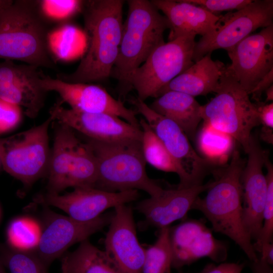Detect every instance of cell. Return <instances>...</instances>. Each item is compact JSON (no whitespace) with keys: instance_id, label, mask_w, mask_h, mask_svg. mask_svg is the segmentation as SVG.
<instances>
[{"instance_id":"obj_1","label":"cell","mask_w":273,"mask_h":273,"mask_svg":"<svg viewBox=\"0 0 273 273\" xmlns=\"http://www.w3.org/2000/svg\"><path fill=\"white\" fill-rule=\"evenodd\" d=\"M121 0L84 1L86 51L76 70L57 78L71 83L103 80L110 76L116 60L123 25Z\"/></svg>"},{"instance_id":"obj_2","label":"cell","mask_w":273,"mask_h":273,"mask_svg":"<svg viewBox=\"0 0 273 273\" xmlns=\"http://www.w3.org/2000/svg\"><path fill=\"white\" fill-rule=\"evenodd\" d=\"M244 166L239 152L234 150L230 164L212 182L205 197L197 198L192 210L201 211L210 222L214 232L231 239L250 262H253L258 257L242 221L241 177Z\"/></svg>"},{"instance_id":"obj_3","label":"cell","mask_w":273,"mask_h":273,"mask_svg":"<svg viewBox=\"0 0 273 273\" xmlns=\"http://www.w3.org/2000/svg\"><path fill=\"white\" fill-rule=\"evenodd\" d=\"M48 22L38 1H12L0 12V59L54 68L47 44Z\"/></svg>"},{"instance_id":"obj_4","label":"cell","mask_w":273,"mask_h":273,"mask_svg":"<svg viewBox=\"0 0 273 273\" xmlns=\"http://www.w3.org/2000/svg\"><path fill=\"white\" fill-rule=\"evenodd\" d=\"M127 3L118 53L110 75L118 81L120 94L124 97L130 91V75L165 42L164 33L169 29L167 18L151 1L129 0Z\"/></svg>"},{"instance_id":"obj_5","label":"cell","mask_w":273,"mask_h":273,"mask_svg":"<svg viewBox=\"0 0 273 273\" xmlns=\"http://www.w3.org/2000/svg\"><path fill=\"white\" fill-rule=\"evenodd\" d=\"M85 142L97 161L95 188L110 192L140 190L152 197L164 190L147 175L142 141L109 143L86 138Z\"/></svg>"},{"instance_id":"obj_6","label":"cell","mask_w":273,"mask_h":273,"mask_svg":"<svg viewBox=\"0 0 273 273\" xmlns=\"http://www.w3.org/2000/svg\"><path fill=\"white\" fill-rule=\"evenodd\" d=\"M215 94L201 106L204 124L230 136L247 153L252 130L260 124L256 104L251 101L228 66Z\"/></svg>"},{"instance_id":"obj_7","label":"cell","mask_w":273,"mask_h":273,"mask_svg":"<svg viewBox=\"0 0 273 273\" xmlns=\"http://www.w3.org/2000/svg\"><path fill=\"white\" fill-rule=\"evenodd\" d=\"M54 116L41 124L12 136L0 138V162L4 170L30 188L46 176L51 150L48 131Z\"/></svg>"},{"instance_id":"obj_8","label":"cell","mask_w":273,"mask_h":273,"mask_svg":"<svg viewBox=\"0 0 273 273\" xmlns=\"http://www.w3.org/2000/svg\"><path fill=\"white\" fill-rule=\"evenodd\" d=\"M195 35L180 36L164 42L130 75L129 90L134 89L138 98L145 101L157 98L160 90L194 63Z\"/></svg>"},{"instance_id":"obj_9","label":"cell","mask_w":273,"mask_h":273,"mask_svg":"<svg viewBox=\"0 0 273 273\" xmlns=\"http://www.w3.org/2000/svg\"><path fill=\"white\" fill-rule=\"evenodd\" d=\"M272 20V0H252L240 10L220 15L214 28L195 42L193 62L216 50L231 49L256 29L273 24Z\"/></svg>"},{"instance_id":"obj_10","label":"cell","mask_w":273,"mask_h":273,"mask_svg":"<svg viewBox=\"0 0 273 273\" xmlns=\"http://www.w3.org/2000/svg\"><path fill=\"white\" fill-rule=\"evenodd\" d=\"M130 103L177 162L187 176L190 186L202 185L206 161L197 154L180 127L156 112L138 97L131 99Z\"/></svg>"},{"instance_id":"obj_11","label":"cell","mask_w":273,"mask_h":273,"mask_svg":"<svg viewBox=\"0 0 273 273\" xmlns=\"http://www.w3.org/2000/svg\"><path fill=\"white\" fill-rule=\"evenodd\" d=\"M40 84L46 92L59 94L61 101L71 109L89 113H106L118 117L140 128L135 111L127 108L120 100L113 98L101 86L87 83H71L42 75Z\"/></svg>"},{"instance_id":"obj_12","label":"cell","mask_w":273,"mask_h":273,"mask_svg":"<svg viewBox=\"0 0 273 273\" xmlns=\"http://www.w3.org/2000/svg\"><path fill=\"white\" fill-rule=\"evenodd\" d=\"M46 214L45 224L35 253L48 267L70 246L87 240L90 236L109 225L113 212L103 213L88 221H78L68 216L51 212Z\"/></svg>"},{"instance_id":"obj_13","label":"cell","mask_w":273,"mask_h":273,"mask_svg":"<svg viewBox=\"0 0 273 273\" xmlns=\"http://www.w3.org/2000/svg\"><path fill=\"white\" fill-rule=\"evenodd\" d=\"M172 267L179 269L205 257L222 263L228 256L225 243L215 238L202 220L188 219L169 228Z\"/></svg>"},{"instance_id":"obj_14","label":"cell","mask_w":273,"mask_h":273,"mask_svg":"<svg viewBox=\"0 0 273 273\" xmlns=\"http://www.w3.org/2000/svg\"><path fill=\"white\" fill-rule=\"evenodd\" d=\"M227 52L232 62L228 67L249 95L273 69V24L248 36Z\"/></svg>"},{"instance_id":"obj_15","label":"cell","mask_w":273,"mask_h":273,"mask_svg":"<svg viewBox=\"0 0 273 273\" xmlns=\"http://www.w3.org/2000/svg\"><path fill=\"white\" fill-rule=\"evenodd\" d=\"M139 197L136 190L110 192L95 188L77 187L64 195L47 193L39 196L36 202L59 208L76 220L88 221L110 208L126 204Z\"/></svg>"},{"instance_id":"obj_16","label":"cell","mask_w":273,"mask_h":273,"mask_svg":"<svg viewBox=\"0 0 273 273\" xmlns=\"http://www.w3.org/2000/svg\"><path fill=\"white\" fill-rule=\"evenodd\" d=\"M248 160L241 177L243 188L242 221L251 240L256 241L263 223V212L266 199L267 182L262 168L267 155L258 140L251 135Z\"/></svg>"},{"instance_id":"obj_17","label":"cell","mask_w":273,"mask_h":273,"mask_svg":"<svg viewBox=\"0 0 273 273\" xmlns=\"http://www.w3.org/2000/svg\"><path fill=\"white\" fill-rule=\"evenodd\" d=\"M58 101L50 113L55 121L67 125L86 138L103 142L142 141L141 128L134 126L114 115L106 113H84L62 106Z\"/></svg>"},{"instance_id":"obj_18","label":"cell","mask_w":273,"mask_h":273,"mask_svg":"<svg viewBox=\"0 0 273 273\" xmlns=\"http://www.w3.org/2000/svg\"><path fill=\"white\" fill-rule=\"evenodd\" d=\"M43 73L38 67L0 62V99L25 108V114L34 118L44 105L47 92L40 84Z\"/></svg>"},{"instance_id":"obj_19","label":"cell","mask_w":273,"mask_h":273,"mask_svg":"<svg viewBox=\"0 0 273 273\" xmlns=\"http://www.w3.org/2000/svg\"><path fill=\"white\" fill-rule=\"evenodd\" d=\"M114 210L104 241L105 251L122 273H142L146 249L138 240L132 208L122 204Z\"/></svg>"},{"instance_id":"obj_20","label":"cell","mask_w":273,"mask_h":273,"mask_svg":"<svg viewBox=\"0 0 273 273\" xmlns=\"http://www.w3.org/2000/svg\"><path fill=\"white\" fill-rule=\"evenodd\" d=\"M211 183L164 189L159 196L140 201L135 209L144 215V226H151L160 230L185 218L199 195L207 191Z\"/></svg>"},{"instance_id":"obj_21","label":"cell","mask_w":273,"mask_h":273,"mask_svg":"<svg viewBox=\"0 0 273 273\" xmlns=\"http://www.w3.org/2000/svg\"><path fill=\"white\" fill-rule=\"evenodd\" d=\"M151 2L169 22V40L186 35L203 36L214 28L220 16L185 0Z\"/></svg>"},{"instance_id":"obj_22","label":"cell","mask_w":273,"mask_h":273,"mask_svg":"<svg viewBox=\"0 0 273 273\" xmlns=\"http://www.w3.org/2000/svg\"><path fill=\"white\" fill-rule=\"evenodd\" d=\"M226 67L223 62L213 60L211 53H208L164 86L158 97L169 91L194 97L216 93Z\"/></svg>"},{"instance_id":"obj_23","label":"cell","mask_w":273,"mask_h":273,"mask_svg":"<svg viewBox=\"0 0 273 273\" xmlns=\"http://www.w3.org/2000/svg\"><path fill=\"white\" fill-rule=\"evenodd\" d=\"M54 143L47 174V193L60 194L68 188L77 147L80 143L75 130L66 124L56 123Z\"/></svg>"},{"instance_id":"obj_24","label":"cell","mask_w":273,"mask_h":273,"mask_svg":"<svg viewBox=\"0 0 273 273\" xmlns=\"http://www.w3.org/2000/svg\"><path fill=\"white\" fill-rule=\"evenodd\" d=\"M149 107L174 122L187 136H193L202 120L201 105L195 97L179 92L169 91L162 94Z\"/></svg>"},{"instance_id":"obj_25","label":"cell","mask_w":273,"mask_h":273,"mask_svg":"<svg viewBox=\"0 0 273 273\" xmlns=\"http://www.w3.org/2000/svg\"><path fill=\"white\" fill-rule=\"evenodd\" d=\"M61 270L67 273H122L105 250L98 249L88 239L64 255Z\"/></svg>"},{"instance_id":"obj_26","label":"cell","mask_w":273,"mask_h":273,"mask_svg":"<svg viewBox=\"0 0 273 273\" xmlns=\"http://www.w3.org/2000/svg\"><path fill=\"white\" fill-rule=\"evenodd\" d=\"M139 123L142 131V150L146 163L158 170L177 174L180 179L178 188L191 187L187 176L145 119L141 118Z\"/></svg>"},{"instance_id":"obj_27","label":"cell","mask_w":273,"mask_h":273,"mask_svg":"<svg viewBox=\"0 0 273 273\" xmlns=\"http://www.w3.org/2000/svg\"><path fill=\"white\" fill-rule=\"evenodd\" d=\"M49 51L58 60L68 61L86 51L87 40L84 32L75 27L62 24L49 31L47 37Z\"/></svg>"},{"instance_id":"obj_28","label":"cell","mask_w":273,"mask_h":273,"mask_svg":"<svg viewBox=\"0 0 273 273\" xmlns=\"http://www.w3.org/2000/svg\"><path fill=\"white\" fill-rule=\"evenodd\" d=\"M42 232L40 223L35 219L22 216L14 219L7 231V245L23 252H35Z\"/></svg>"},{"instance_id":"obj_29","label":"cell","mask_w":273,"mask_h":273,"mask_svg":"<svg viewBox=\"0 0 273 273\" xmlns=\"http://www.w3.org/2000/svg\"><path fill=\"white\" fill-rule=\"evenodd\" d=\"M169 228L160 229L155 243L146 249L142 273H171L172 256Z\"/></svg>"},{"instance_id":"obj_30","label":"cell","mask_w":273,"mask_h":273,"mask_svg":"<svg viewBox=\"0 0 273 273\" xmlns=\"http://www.w3.org/2000/svg\"><path fill=\"white\" fill-rule=\"evenodd\" d=\"M2 262L10 273H47L48 267L35 252H23L0 244Z\"/></svg>"},{"instance_id":"obj_31","label":"cell","mask_w":273,"mask_h":273,"mask_svg":"<svg viewBox=\"0 0 273 273\" xmlns=\"http://www.w3.org/2000/svg\"><path fill=\"white\" fill-rule=\"evenodd\" d=\"M232 140L230 136L204 124L198 140L199 149L207 158L220 161L231 152Z\"/></svg>"},{"instance_id":"obj_32","label":"cell","mask_w":273,"mask_h":273,"mask_svg":"<svg viewBox=\"0 0 273 273\" xmlns=\"http://www.w3.org/2000/svg\"><path fill=\"white\" fill-rule=\"evenodd\" d=\"M264 165L267 169L265 176L267 182V192L263 212V223L260 236L253 244L255 251L260 253L267 244L272 242L273 236V166L267 154Z\"/></svg>"},{"instance_id":"obj_33","label":"cell","mask_w":273,"mask_h":273,"mask_svg":"<svg viewBox=\"0 0 273 273\" xmlns=\"http://www.w3.org/2000/svg\"><path fill=\"white\" fill-rule=\"evenodd\" d=\"M38 3L42 15L48 21L63 23L82 11L84 1L41 0Z\"/></svg>"},{"instance_id":"obj_34","label":"cell","mask_w":273,"mask_h":273,"mask_svg":"<svg viewBox=\"0 0 273 273\" xmlns=\"http://www.w3.org/2000/svg\"><path fill=\"white\" fill-rule=\"evenodd\" d=\"M22 117L21 107L0 99V133L14 128Z\"/></svg>"},{"instance_id":"obj_35","label":"cell","mask_w":273,"mask_h":273,"mask_svg":"<svg viewBox=\"0 0 273 273\" xmlns=\"http://www.w3.org/2000/svg\"><path fill=\"white\" fill-rule=\"evenodd\" d=\"M187 2L197 5L214 14L223 11L240 10L252 0H185Z\"/></svg>"},{"instance_id":"obj_36","label":"cell","mask_w":273,"mask_h":273,"mask_svg":"<svg viewBox=\"0 0 273 273\" xmlns=\"http://www.w3.org/2000/svg\"><path fill=\"white\" fill-rule=\"evenodd\" d=\"M244 263H220L218 265L208 263L199 273H241Z\"/></svg>"},{"instance_id":"obj_37","label":"cell","mask_w":273,"mask_h":273,"mask_svg":"<svg viewBox=\"0 0 273 273\" xmlns=\"http://www.w3.org/2000/svg\"><path fill=\"white\" fill-rule=\"evenodd\" d=\"M260 124L263 125V129H273V103L256 104Z\"/></svg>"},{"instance_id":"obj_38","label":"cell","mask_w":273,"mask_h":273,"mask_svg":"<svg viewBox=\"0 0 273 273\" xmlns=\"http://www.w3.org/2000/svg\"><path fill=\"white\" fill-rule=\"evenodd\" d=\"M273 83V69L264 75L257 83L254 88L250 92L249 95H252V98L259 102L262 93Z\"/></svg>"},{"instance_id":"obj_39","label":"cell","mask_w":273,"mask_h":273,"mask_svg":"<svg viewBox=\"0 0 273 273\" xmlns=\"http://www.w3.org/2000/svg\"><path fill=\"white\" fill-rule=\"evenodd\" d=\"M250 267L252 273H273L271 266L259 258L257 260L251 262Z\"/></svg>"},{"instance_id":"obj_40","label":"cell","mask_w":273,"mask_h":273,"mask_svg":"<svg viewBox=\"0 0 273 273\" xmlns=\"http://www.w3.org/2000/svg\"><path fill=\"white\" fill-rule=\"evenodd\" d=\"M259 258L268 265H273V243L267 244L261 250Z\"/></svg>"},{"instance_id":"obj_41","label":"cell","mask_w":273,"mask_h":273,"mask_svg":"<svg viewBox=\"0 0 273 273\" xmlns=\"http://www.w3.org/2000/svg\"><path fill=\"white\" fill-rule=\"evenodd\" d=\"M266 98V102L272 101L273 100V85H271L265 90Z\"/></svg>"},{"instance_id":"obj_42","label":"cell","mask_w":273,"mask_h":273,"mask_svg":"<svg viewBox=\"0 0 273 273\" xmlns=\"http://www.w3.org/2000/svg\"><path fill=\"white\" fill-rule=\"evenodd\" d=\"M11 0H0V12L1 11L11 3Z\"/></svg>"},{"instance_id":"obj_43","label":"cell","mask_w":273,"mask_h":273,"mask_svg":"<svg viewBox=\"0 0 273 273\" xmlns=\"http://www.w3.org/2000/svg\"><path fill=\"white\" fill-rule=\"evenodd\" d=\"M0 273H6L5 269V266L2 261L1 253H0Z\"/></svg>"},{"instance_id":"obj_44","label":"cell","mask_w":273,"mask_h":273,"mask_svg":"<svg viewBox=\"0 0 273 273\" xmlns=\"http://www.w3.org/2000/svg\"><path fill=\"white\" fill-rule=\"evenodd\" d=\"M61 273H67V272H66L62 270V271H61Z\"/></svg>"},{"instance_id":"obj_45","label":"cell","mask_w":273,"mask_h":273,"mask_svg":"<svg viewBox=\"0 0 273 273\" xmlns=\"http://www.w3.org/2000/svg\"><path fill=\"white\" fill-rule=\"evenodd\" d=\"M178 273H184V272H181V271H179Z\"/></svg>"}]
</instances>
